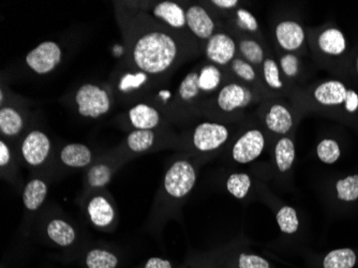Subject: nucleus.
<instances>
[{
	"label": "nucleus",
	"mask_w": 358,
	"mask_h": 268,
	"mask_svg": "<svg viewBox=\"0 0 358 268\" xmlns=\"http://www.w3.org/2000/svg\"><path fill=\"white\" fill-rule=\"evenodd\" d=\"M277 222L280 230L287 234L295 233L298 230V225H299L297 214H296L295 209L290 206H285L278 211Z\"/></svg>",
	"instance_id": "obj_26"
},
{
	"label": "nucleus",
	"mask_w": 358,
	"mask_h": 268,
	"mask_svg": "<svg viewBox=\"0 0 358 268\" xmlns=\"http://www.w3.org/2000/svg\"><path fill=\"white\" fill-rule=\"evenodd\" d=\"M3 91H0V102L3 103Z\"/></svg>",
	"instance_id": "obj_44"
},
{
	"label": "nucleus",
	"mask_w": 358,
	"mask_h": 268,
	"mask_svg": "<svg viewBox=\"0 0 358 268\" xmlns=\"http://www.w3.org/2000/svg\"><path fill=\"white\" fill-rule=\"evenodd\" d=\"M345 109L348 112H355L358 109V95L354 91H348L345 99Z\"/></svg>",
	"instance_id": "obj_40"
},
{
	"label": "nucleus",
	"mask_w": 358,
	"mask_h": 268,
	"mask_svg": "<svg viewBox=\"0 0 358 268\" xmlns=\"http://www.w3.org/2000/svg\"><path fill=\"white\" fill-rule=\"evenodd\" d=\"M24 121L19 112L13 107H6L0 111V130L8 137H14L23 129Z\"/></svg>",
	"instance_id": "obj_21"
},
{
	"label": "nucleus",
	"mask_w": 358,
	"mask_h": 268,
	"mask_svg": "<svg viewBox=\"0 0 358 268\" xmlns=\"http://www.w3.org/2000/svg\"><path fill=\"white\" fill-rule=\"evenodd\" d=\"M239 268H269V264L258 255L243 253L239 257Z\"/></svg>",
	"instance_id": "obj_38"
},
{
	"label": "nucleus",
	"mask_w": 358,
	"mask_h": 268,
	"mask_svg": "<svg viewBox=\"0 0 358 268\" xmlns=\"http://www.w3.org/2000/svg\"><path fill=\"white\" fill-rule=\"evenodd\" d=\"M154 15L174 28L184 27L187 23L186 12L183 8L172 1H163L156 6Z\"/></svg>",
	"instance_id": "obj_16"
},
{
	"label": "nucleus",
	"mask_w": 358,
	"mask_h": 268,
	"mask_svg": "<svg viewBox=\"0 0 358 268\" xmlns=\"http://www.w3.org/2000/svg\"><path fill=\"white\" fill-rule=\"evenodd\" d=\"M229 137V130L220 124L203 123L193 134V144L201 151H211L223 145Z\"/></svg>",
	"instance_id": "obj_6"
},
{
	"label": "nucleus",
	"mask_w": 358,
	"mask_h": 268,
	"mask_svg": "<svg viewBox=\"0 0 358 268\" xmlns=\"http://www.w3.org/2000/svg\"><path fill=\"white\" fill-rule=\"evenodd\" d=\"M88 268H116L118 264L117 258L105 250H91L86 257Z\"/></svg>",
	"instance_id": "obj_25"
},
{
	"label": "nucleus",
	"mask_w": 358,
	"mask_h": 268,
	"mask_svg": "<svg viewBox=\"0 0 358 268\" xmlns=\"http://www.w3.org/2000/svg\"><path fill=\"white\" fill-rule=\"evenodd\" d=\"M238 22L241 27L249 31H257L259 28L257 19H255L248 10L239 9L237 11Z\"/></svg>",
	"instance_id": "obj_37"
},
{
	"label": "nucleus",
	"mask_w": 358,
	"mask_h": 268,
	"mask_svg": "<svg viewBox=\"0 0 358 268\" xmlns=\"http://www.w3.org/2000/svg\"><path fill=\"white\" fill-rule=\"evenodd\" d=\"M265 146L263 133L260 130H249L241 135L233 147L234 160L239 163H249L260 157Z\"/></svg>",
	"instance_id": "obj_5"
},
{
	"label": "nucleus",
	"mask_w": 358,
	"mask_h": 268,
	"mask_svg": "<svg viewBox=\"0 0 358 268\" xmlns=\"http://www.w3.org/2000/svg\"><path fill=\"white\" fill-rule=\"evenodd\" d=\"M130 121L137 130H151L160 121L159 113L147 104H137L129 111Z\"/></svg>",
	"instance_id": "obj_13"
},
{
	"label": "nucleus",
	"mask_w": 358,
	"mask_h": 268,
	"mask_svg": "<svg viewBox=\"0 0 358 268\" xmlns=\"http://www.w3.org/2000/svg\"><path fill=\"white\" fill-rule=\"evenodd\" d=\"M239 50L249 63L260 65L264 61V51L258 42L252 40H243L239 43Z\"/></svg>",
	"instance_id": "obj_31"
},
{
	"label": "nucleus",
	"mask_w": 358,
	"mask_h": 268,
	"mask_svg": "<svg viewBox=\"0 0 358 268\" xmlns=\"http://www.w3.org/2000/svg\"><path fill=\"white\" fill-rule=\"evenodd\" d=\"M232 69L237 77L247 82L253 81L255 79V71L250 64L243 59H235L232 63Z\"/></svg>",
	"instance_id": "obj_36"
},
{
	"label": "nucleus",
	"mask_w": 358,
	"mask_h": 268,
	"mask_svg": "<svg viewBox=\"0 0 358 268\" xmlns=\"http://www.w3.org/2000/svg\"><path fill=\"white\" fill-rule=\"evenodd\" d=\"M356 67H357V72H358V58H357V64H356Z\"/></svg>",
	"instance_id": "obj_45"
},
{
	"label": "nucleus",
	"mask_w": 358,
	"mask_h": 268,
	"mask_svg": "<svg viewBox=\"0 0 358 268\" xmlns=\"http://www.w3.org/2000/svg\"><path fill=\"white\" fill-rule=\"evenodd\" d=\"M176 56L177 44L167 34H146L134 45V63L145 73H162L171 67Z\"/></svg>",
	"instance_id": "obj_1"
},
{
	"label": "nucleus",
	"mask_w": 358,
	"mask_h": 268,
	"mask_svg": "<svg viewBox=\"0 0 358 268\" xmlns=\"http://www.w3.org/2000/svg\"><path fill=\"white\" fill-rule=\"evenodd\" d=\"M278 43L285 51L293 52L303 45L305 33L299 24L293 21H283L276 27Z\"/></svg>",
	"instance_id": "obj_10"
},
{
	"label": "nucleus",
	"mask_w": 358,
	"mask_h": 268,
	"mask_svg": "<svg viewBox=\"0 0 358 268\" xmlns=\"http://www.w3.org/2000/svg\"><path fill=\"white\" fill-rule=\"evenodd\" d=\"M79 113L83 117L98 118L109 112L111 107L109 95L102 88L93 84L82 86L75 95Z\"/></svg>",
	"instance_id": "obj_2"
},
{
	"label": "nucleus",
	"mask_w": 358,
	"mask_h": 268,
	"mask_svg": "<svg viewBox=\"0 0 358 268\" xmlns=\"http://www.w3.org/2000/svg\"><path fill=\"white\" fill-rule=\"evenodd\" d=\"M145 268H172L171 263L159 258H151L146 263Z\"/></svg>",
	"instance_id": "obj_41"
},
{
	"label": "nucleus",
	"mask_w": 358,
	"mask_h": 268,
	"mask_svg": "<svg viewBox=\"0 0 358 268\" xmlns=\"http://www.w3.org/2000/svg\"><path fill=\"white\" fill-rule=\"evenodd\" d=\"M61 161L68 167L83 168L91 161V151L83 144H69L61 154Z\"/></svg>",
	"instance_id": "obj_17"
},
{
	"label": "nucleus",
	"mask_w": 358,
	"mask_h": 268,
	"mask_svg": "<svg viewBox=\"0 0 358 268\" xmlns=\"http://www.w3.org/2000/svg\"><path fill=\"white\" fill-rule=\"evenodd\" d=\"M252 95L247 88L238 84H229L220 91L218 105L222 111L230 112L247 107L251 101Z\"/></svg>",
	"instance_id": "obj_9"
},
{
	"label": "nucleus",
	"mask_w": 358,
	"mask_h": 268,
	"mask_svg": "<svg viewBox=\"0 0 358 268\" xmlns=\"http://www.w3.org/2000/svg\"><path fill=\"white\" fill-rule=\"evenodd\" d=\"M356 263V255L353 250H334L326 255L324 268H353Z\"/></svg>",
	"instance_id": "obj_23"
},
{
	"label": "nucleus",
	"mask_w": 358,
	"mask_h": 268,
	"mask_svg": "<svg viewBox=\"0 0 358 268\" xmlns=\"http://www.w3.org/2000/svg\"><path fill=\"white\" fill-rule=\"evenodd\" d=\"M186 20L190 31L201 39L213 37L215 23L204 8L192 6L186 12Z\"/></svg>",
	"instance_id": "obj_11"
},
{
	"label": "nucleus",
	"mask_w": 358,
	"mask_h": 268,
	"mask_svg": "<svg viewBox=\"0 0 358 268\" xmlns=\"http://www.w3.org/2000/svg\"><path fill=\"white\" fill-rule=\"evenodd\" d=\"M47 235L52 241L59 246L67 247L75 241V231L73 228L61 219L52 220L47 225Z\"/></svg>",
	"instance_id": "obj_19"
},
{
	"label": "nucleus",
	"mask_w": 358,
	"mask_h": 268,
	"mask_svg": "<svg viewBox=\"0 0 358 268\" xmlns=\"http://www.w3.org/2000/svg\"><path fill=\"white\" fill-rule=\"evenodd\" d=\"M318 156L324 163L331 165L340 157V148L337 142L333 140H324L318 146Z\"/></svg>",
	"instance_id": "obj_32"
},
{
	"label": "nucleus",
	"mask_w": 358,
	"mask_h": 268,
	"mask_svg": "<svg viewBox=\"0 0 358 268\" xmlns=\"http://www.w3.org/2000/svg\"><path fill=\"white\" fill-rule=\"evenodd\" d=\"M338 198L342 201H355L358 199V175L349 176L337 183Z\"/></svg>",
	"instance_id": "obj_29"
},
{
	"label": "nucleus",
	"mask_w": 358,
	"mask_h": 268,
	"mask_svg": "<svg viewBox=\"0 0 358 268\" xmlns=\"http://www.w3.org/2000/svg\"><path fill=\"white\" fill-rule=\"evenodd\" d=\"M275 155L280 172H287L291 169L295 159V147L292 140L289 137L279 140L276 145Z\"/></svg>",
	"instance_id": "obj_22"
},
{
	"label": "nucleus",
	"mask_w": 358,
	"mask_h": 268,
	"mask_svg": "<svg viewBox=\"0 0 358 268\" xmlns=\"http://www.w3.org/2000/svg\"><path fill=\"white\" fill-rule=\"evenodd\" d=\"M236 52L234 40L225 34H217L208 40L206 55L208 59L220 66H225L232 61Z\"/></svg>",
	"instance_id": "obj_8"
},
{
	"label": "nucleus",
	"mask_w": 358,
	"mask_h": 268,
	"mask_svg": "<svg viewBox=\"0 0 358 268\" xmlns=\"http://www.w3.org/2000/svg\"><path fill=\"white\" fill-rule=\"evenodd\" d=\"M265 123L271 131L278 134H285L292 129L293 118L287 107L281 104H275L266 115Z\"/></svg>",
	"instance_id": "obj_14"
},
{
	"label": "nucleus",
	"mask_w": 358,
	"mask_h": 268,
	"mask_svg": "<svg viewBox=\"0 0 358 268\" xmlns=\"http://www.w3.org/2000/svg\"><path fill=\"white\" fill-rule=\"evenodd\" d=\"M201 89H200L199 73L190 72L179 86V96L184 101H189L197 97Z\"/></svg>",
	"instance_id": "obj_30"
},
{
	"label": "nucleus",
	"mask_w": 358,
	"mask_h": 268,
	"mask_svg": "<svg viewBox=\"0 0 358 268\" xmlns=\"http://www.w3.org/2000/svg\"><path fill=\"white\" fill-rule=\"evenodd\" d=\"M47 187L44 181L33 179L26 186L23 192L24 205L29 211H37L47 198Z\"/></svg>",
	"instance_id": "obj_18"
},
{
	"label": "nucleus",
	"mask_w": 358,
	"mask_h": 268,
	"mask_svg": "<svg viewBox=\"0 0 358 268\" xmlns=\"http://www.w3.org/2000/svg\"><path fill=\"white\" fill-rule=\"evenodd\" d=\"M250 186H251V181L247 174H233L228 179V190L237 199H244L247 195Z\"/></svg>",
	"instance_id": "obj_28"
},
{
	"label": "nucleus",
	"mask_w": 358,
	"mask_h": 268,
	"mask_svg": "<svg viewBox=\"0 0 358 268\" xmlns=\"http://www.w3.org/2000/svg\"><path fill=\"white\" fill-rule=\"evenodd\" d=\"M282 70L288 77H293L298 73V59L293 54H288L283 56L280 61Z\"/></svg>",
	"instance_id": "obj_39"
},
{
	"label": "nucleus",
	"mask_w": 358,
	"mask_h": 268,
	"mask_svg": "<svg viewBox=\"0 0 358 268\" xmlns=\"http://www.w3.org/2000/svg\"><path fill=\"white\" fill-rule=\"evenodd\" d=\"M61 61V50L53 41L43 42L26 56V64L38 74L53 71Z\"/></svg>",
	"instance_id": "obj_4"
},
{
	"label": "nucleus",
	"mask_w": 358,
	"mask_h": 268,
	"mask_svg": "<svg viewBox=\"0 0 358 268\" xmlns=\"http://www.w3.org/2000/svg\"><path fill=\"white\" fill-rule=\"evenodd\" d=\"M197 181L195 171L189 162L181 160L170 168L164 178V187L172 197H185L191 191Z\"/></svg>",
	"instance_id": "obj_3"
},
{
	"label": "nucleus",
	"mask_w": 358,
	"mask_h": 268,
	"mask_svg": "<svg viewBox=\"0 0 358 268\" xmlns=\"http://www.w3.org/2000/svg\"><path fill=\"white\" fill-rule=\"evenodd\" d=\"M221 72L215 66H206L199 74L200 89L203 91H213L221 82Z\"/></svg>",
	"instance_id": "obj_27"
},
{
	"label": "nucleus",
	"mask_w": 358,
	"mask_h": 268,
	"mask_svg": "<svg viewBox=\"0 0 358 268\" xmlns=\"http://www.w3.org/2000/svg\"><path fill=\"white\" fill-rule=\"evenodd\" d=\"M111 169L105 165H96L88 172V183L91 187H103L111 181Z\"/></svg>",
	"instance_id": "obj_33"
},
{
	"label": "nucleus",
	"mask_w": 358,
	"mask_h": 268,
	"mask_svg": "<svg viewBox=\"0 0 358 268\" xmlns=\"http://www.w3.org/2000/svg\"><path fill=\"white\" fill-rule=\"evenodd\" d=\"M155 134L151 130H134L127 139L128 146L132 151L142 153L153 146Z\"/></svg>",
	"instance_id": "obj_24"
},
{
	"label": "nucleus",
	"mask_w": 358,
	"mask_h": 268,
	"mask_svg": "<svg viewBox=\"0 0 358 268\" xmlns=\"http://www.w3.org/2000/svg\"><path fill=\"white\" fill-rule=\"evenodd\" d=\"M213 3L223 9H231L237 6L238 1L237 0H214Z\"/></svg>",
	"instance_id": "obj_43"
},
{
	"label": "nucleus",
	"mask_w": 358,
	"mask_h": 268,
	"mask_svg": "<svg viewBox=\"0 0 358 268\" xmlns=\"http://www.w3.org/2000/svg\"><path fill=\"white\" fill-rule=\"evenodd\" d=\"M264 77H265L266 83L269 87L274 89H280L283 86L281 80H280L279 68L277 64L273 59H266L264 61Z\"/></svg>",
	"instance_id": "obj_34"
},
{
	"label": "nucleus",
	"mask_w": 358,
	"mask_h": 268,
	"mask_svg": "<svg viewBox=\"0 0 358 268\" xmlns=\"http://www.w3.org/2000/svg\"><path fill=\"white\" fill-rule=\"evenodd\" d=\"M10 161V151L8 146L3 143V141L0 142V165L5 167L9 163Z\"/></svg>",
	"instance_id": "obj_42"
},
{
	"label": "nucleus",
	"mask_w": 358,
	"mask_h": 268,
	"mask_svg": "<svg viewBox=\"0 0 358 268\" xmlns=\"http://www.w3.org/2000/svg\"><path fill=\"white\" fill-rule=\"evenodd\" d=\"M147 80V75L144 72H140L137 74L128 73L121 79L119 83V89L121 91H130V89H137L141 87Z\"/></svg>",
	"instance_id": "obj_35"
},
{
	"label": "nucleus",
	"mask_w": 358,
	"mask_h": 268,
	"mask_svg": "<svg viewBox=\"0 0 358 268\" xmlns=\"http://www.w3.org/2000/svg\"><path fill=\"white\" fill-rule=\"evenodd\" d=\"M319 47L324 53L340 55L345 50V39L341 31L331 28L324 31L319 38Z\"/></svg>",
	"instance_id": "obj_20"
},
{
	"label": "nucleus",
	"mask_w": 358,
	"mask_h": 268,
	"mask_svg": "<svg viewBox=\"0 0 358 268\" xmlns=\"http://www.w3.org/2000/svg\"><path fill=\"white\" fill-rule=\"evenodd\" d=\"M347 88L341 82L329 81L321 84L315 91V98L324 105H339L347 99Z\"/></svg>",
	"instance_id": "obj_12"
},
{
	"label": "nucleus",
	"mask_w": 358,
	"mask_h": 268,
	"mask_svg": "<svg viewBox=\"0 0 358 268\" xmlns=\"http://www.w3.org/2000/svg\"><path fill=\"white\" fill-rule=\"evenodd\" d=\"M51 151V141L47 134L41 131H31L24 140L22 154L31 165H40L47 160Z\"/></svg>",
	"instance_id": "obj_7"
},
{
	"label": "nucleus",
	"mask_w": 358,
	"mask_h": 268,
	"mask_svg": "<svg viewBox=\"0 0 358 268\" xmlns=\"http://www.w3.org/2000/svg\"><path fill=\"white\" fill-rule=\"evenodd\" d=\"M87 211L94 225L100 228L111 225L115 216L111 204L102 197L94 198L88 204Z\"/></svg>",
	"instance_id": "obj_15"
}]
</instances>
